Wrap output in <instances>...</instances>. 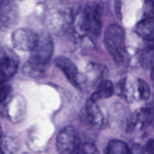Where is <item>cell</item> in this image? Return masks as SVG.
Wrapping results in <instances>:
<instances>
[{
	"instance_id": "6da1fadb",
	"label": "cell",
	"mask_w": 154,
	"mask_h": 154,
	"mask_svg": "<svg viewBox=\"0 0 154 154\" xmlns=\"http://www.w3.org/2000/svg\"><path fill=\"white\" fill-rule=\"evenodd\" d=\"M73 16V11L67 2L63 0L55 1L46 10L45 22L51 32L62 34L70 29Z\"/></svg>"
},
{
	"instance_id": "7a4b0ae2",
	"label": "cell",
	"mask_w": 154,
	"mask_h": 154,
	"mask_svg": "<svg viewBox=\"0 0 154 154\" xmlns=\"http://www.w3.org/2000/svg\"><path fill=\"white\" fill-rule=\"evenodd\" d=\"M54 51L52 37L46 33L38 35V41L30 51L29 60L25 66L24 71L31 76L41 74L45 66L51 60Z\"/></svg>"
},
{
	"instance_id": "3957f363",
	"label": "cell",
	"mask_w": 154,
	"mask_h": 154,
	"mask_svg": "<svg viewBox=\"0 0 154 154\" xmlns=\"http://www.w3.org/2000/svg\"><path fill=\"white\" fill-rule=\"evenodd\" d=\"M104 43L108 52L117 63H122L125 58V34L119 25H110L105 31Z\"/></svg>"
},
{
	"instance_id": "277c9868",
	"label": "cell",
	"mask_w": 154,
	"mask_h": 154,
	"mask_svg": "<svg viewBox=\"0 0 154 154\" xmlns=\"http://www.w3.org/2000/svg\"><path fill=\"white\" fill-rule=\"evenodd\" d=\"M56 147L60 154H73L80 147L78 133L72 126L63 128L58 132L56 139Z\"/></svg>"
},
{
	"instance_id": "5b68a950",
	"label": "cell",
	"mask_w": 154,
	"mask_h": 154,
	"mask_svg": "<svg viewBox=\"0 0 154 154\" xmlns=\"http://www.w3.org/2000/svg\"><path fill=\"white\" fill-rule=\"evenodd\" d=\"M19 58L10 49L0 48V85L4 84L16 74L19 67Z\"/></svg>"
},
{
	"instance_id": "8992f818",
	"label": "cell",
	"mask_w": 154,
	"mask_h": 154,
	"mask_svg": "<svg viewBox=\"0 0 154 154\" xmlns=\"http://www.w3.org/2000/svg\"><path fill=\"white\" fill-rule=\"evenodd\" d=\"M19 17L16 0H0V30L7 31L14 27Z\"/></svg>"
},
{
	"instance_id": "52a82bcc",
	"label": "cell",
	"mask_w": 154,
	"mask_h": 154,
	"mask_svg": "<svg viewBox=\"0 0 154 154\" xmlns=\"http://www.w3.org/2000/svg\"><path fill=\"white\" fill-rule=\"evenodd\" d=\"M38 38V35L28 28L16 29L11 34V43L14 48L23 51H31L35 46Z\"/></svg>"
},
{
	"instance_id": "ba28073f",
	"label": "cell",
	"mask_w": 154,
	"mask_h": 154,
	"mask_svg": "<svg viewBox=\"0 0 154 154\" xmlns=\"http://www.w3.org/2000/svg\"><path fill=\"white\" fill-rule=\"evenodd\" d=\"M154 122V109L142 107L137 109L131 116L128 123L129 131H141L149 127Z\"/></svg>"
},
{
	"instance_id": "9c48e42d",
	"label": "cell",
	"mask_w": 154,
	"mask_h": 154,
	"mask_svg": "<svg viewBox=\"0 0 154 154\" xmlns=\"http://www.w3.org/2000/svg\"><path fill=\"white\" fill-rule=\"evenodd\" d=\"M86 119L89 125L96 129H103L108 125V119L96 102L88 99L85 105Z\"/></svg>"
},
{
	"instance_id": "30bf717a",
	"label": "cell",
	"mask_w": 154,
	"mask_h": 154,
	"mask_svg": "<svg viewBox=\"0 0 154 154\" xmlns=\"http://www.w3.org/2000/svg\"><path fill=\"white\" fill-rule=\"evenodd\" d=\"M87 25L88 34L98 35L101 30V16L98 6L90 3L82 7Z\"/></svg>"
},
{
	"instance_id": "8fae6325",
	"label": "cell",
	"mask_w": 154,
	"mask_h": 154,
	"mask_svg": "<svg viewBox=\"0 0 154 154\" xmlns=\"http://www.w3.org/2000/svg\"><path fill=\"white\" fill-rule=\"evenodd\" d=\"M55 63L72 85L76 87L79 85L78 70L70 59L64 56H59L55 58Z\"/></svg>"
},
{
	"instance_id": "7c38bea8",
	"label": "cell",
	"mask_w": 154,
	"mask_h": 154,
	"mask_svg": "<svg viewBox=\"0 0 154 154\" xmlns=\"http://www.w3.org/2000/svg\"><path fill=\"white\" fill-rule=\"evenodd\" d=\"M135 32L143 39L154 42V17L144 18L135 26Z\"/></svg>"
},
{
	"instance_id": "4fadbf2b",
	"label": "cell",
	"mask_w": 154,
	"mask_h": 154,
	"mask_svg": "<svg viewBox=\"0 0 154 154\" xmlns=\"http://www.w3.org/2000/svg\"><path fill=\"white\" fill-rule=\"evenodd\" d=\"M114 91V88L111 81L103 80L100 82L96 91L91 94L90 99L97 102L100 99L110 97Z\"/></svg>"
},
{
	"instance_id": "5bb4252c",
	"label": "cell",
	"mask_w": 154,
	"mask_h": 154,
	"mask_svg": "<svg viewBox=\"0 0 154 154\" xmlns=\"http://www.w3.org/2000/svg\"><path fill=\"white\" fill-rule=\"evenodd\" d=\"M129 147L123 141L112 140L106 146V154H128Z\"/></svg>"
},
{
	"instance_id": "9a60e30c",
	"label": "cell",
	"mask_w": 154,
	"mask_h": 154,
	"mask_svg": "<svg viewBox=\"0 0 154 154\" xmlns=\"http://www.w3.org/2000/svg\"><path fill=\"white\" fill-rule=\"evenodd\" d=\"M137 92L141 100H147L150 96V88L147 83L142 79L137 80Z\"/></svg>"
},
{
	"instance_id": "2e32d148",
	"label": "cell",
	"mask_w": 154,
	"mask_h": 154,
	"mask_svg": "<svg viewBox=\"0 0 154 154\" xmlns=\"http://www.w3.org/2000/svg\"><path fill=\"white\" fill-rule=\"evenodd\" d=\"M81 154H100L96 146L91 143H85L79 149Z\"/></svg>"
},
{
	"instance_id": "e0dca14e",
	"label": "cell",
	"mask_w": 154,
	"mask_h": 154,
	"mask_svg": "<svg viewBox=\"0 0 154 154\" xmlns=\"http://www.w3.org/2000/svg\"><path fill=\"white\" fill-rule=\"evenodd\" d=\"M154 17V4L152 0L146 1L144 8V18Z\"/></svg>"
},
{
	"instance_id": "ac0fdd59",
	"label": "cell",
	"mask_w": 154,
	"mask_h": 154,
	"mask_svg": "<svg viewBox=\"0 0 154 154\" xmlns=\"http://www.w3.org/2000/svg\"><path fill=\"white\" fill-rule=\"evenodd\" d=\"M11 91V87L9 85H0V104H1L7 98Z\"/></svg>"
},
{
	"instance_id": "d6986e66",
	"label": "cell",
	"mask_w": 154,
	"mask_h": 154,
	"mask_svg": "<svg viewBox=\"0 0 154 154\" xmlns=\"http://www.w3.org/2000/svg\"><path fill=\"white\" fill-rule=\"evenodd\" d=\"M128 154H146V152L144 147L141 144H134L129 147Z\"/></svg>"
},
{
	"instance_id": "ffe728a7",
	"label": "cell",
	"mask_w": 154,
	"mask_h": 154,
	"mask_svg": "<svg viewBox=\"0 0 154 154\" xmlns=\"http://www.w3.org/2000/svg\"><path fill=\"white\" fill-rule=\"evenodd\" d=\"M146 154H154V140H149L144 148Z\"/></svg>"
},
{
	"instance_id": "44dd1931",
	"label": "cell",
	"mask_w": 154,
	"mask_h": 154,
	"mask_svg": "<svg viewBox=\"0 0 154 154\" xmlns=\"http://www.w3.org/2000/svg\"><path fill=\"white\" fill-rule=\"evenodd\" d=\"M150 76H151V80H152V82L153 85V86H154V67H153L152 69V70H151Z\"/></svg>"
},
{
	"instance_id": "7402d4cb",
	"label": "cell",
	"mask_w": 154,
	"mask_h": 154,
	"mask_svg": "<svg viewBox=\"0 0 154 154\" xmlns=\"http://www.w3.org/2000/svg\"><path fill=\"white\" fill-rule=\"evenodd\" d=\"M0 154H5L4 151L2 150V149H1V148H0Z\"/></svg>"
},
{
	"instance_id": "603a6c76",
	"label": "cell",
	"mask_w": 154,
	"mask_h": 154,
	"mask_svg": "<svg viewBox=\"0 0 154 154\" xmlns=\"http://www.w3.org/2000/svg\"><path fill=\"white\" fill-rule=\"evenodd\" d=\"M22 154H31V153H28V152H24V153H22Z\"/></svg>"
}]
</instances>
